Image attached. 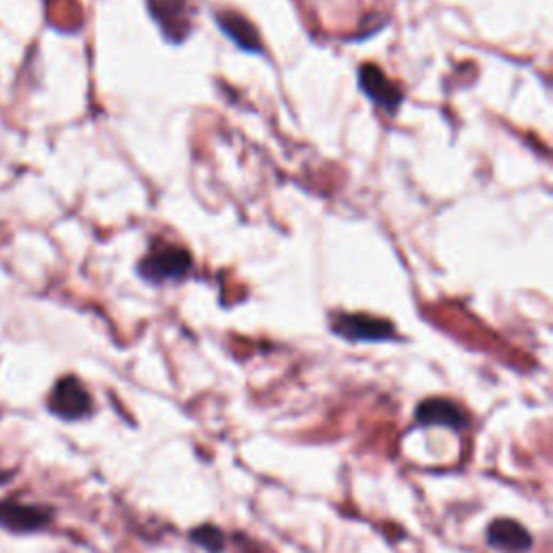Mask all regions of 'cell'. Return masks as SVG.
I'll return each mask as SVG.
<instances>
[{"instance_id":"11","label":"cell","mask_w":553,"mask_h":553,"mask_svg":"<svg viewBox=\"0 0 553 553\" xmlns=\"http://www.w3.org/2000/svg\"><path fill=\"white\" fill-rule=\"evenodd\" d=\"M9 478H11V474H7V471H0V484H5Z\"/></svg>"},{"instance_id":"10","label":"cell","mask_w":553,"mask_h":553,"mask_svg":"<svg viewBox=\"0 0 553 553\" xmlns=\"http://www.w3.org/2000/svg\"><path fill=\"white\" fill-rule=\"evenodd\" d=\"M191 541L210 553H221L225 545V536L217 525H199V528L191 532Z\"/></svg>"},{"instance_id":"5","label":"cell","mask_w":553,"mask_h":553,"mask_svg":"<svg viewBox=\"0 0 553 553\" xmlns=\"http://www.w3.org/2000/svg\"><path fill=\"white\" fill-rule=\"evenodd\" d=\"M415 422L420 426H448L452 430H463L469 424L467 413L448 398H428L417 404Z\"/></svg>"},{"instance_id":"9","label":"cell","mask_w":553,"mask_h":553,"mask_svg":"<svg viewBox=\"0 0 553 553\" xmlns=\"http://www.w3.org/2000/svg\"><path fill=\"white\" fill-rule=\"evenodd\" d=\"M217 22L221 26V31L229 39H234V42L242 50H247V52H260L262 50L260 35H258V31L253 29V24L247 18L238 16V13H234V11H223L217 16Z\"/></svg>"},{"instance_id":"8","label":"cell","mask_w":553,"mask_h":553,"mask_svg":"<svg viewBox=\"0 0 553 553\" xmlns=\"http://www.w3.org/2000/svg\"><path fill=\"white\" fill-rule=\"evenodd\" d=\"M154 20L167 37L180 42L188 33V5L186 0H150Z\"/></svg>"},{"instance_id":"4","label":"cell","mask_w":553,"mask_h":553,"mask_svg":"<svg viewBox=\"0 0 553 553\" xmlns=\"http://www.w3.org/2000/svg\"><path fill=\"white\" fill-rule=\"evenodd\" d=\"M359 87L366 91V96L374 104H379L387 113H396L402 102L400 87L391 83L381 67H376L372 63L359 67Z\"/></svg>"},{"instance_id":"1","label":"cell","mask_w":553,"mask_h":553,"mask_svg":"<svg viewBox=\"0 0 553 553\" xmlns=\"http://www.w3.org/2000/svg\"><path fill=\"white\" fill-rule=\"evenodd\" d=\"M193 268L191 253L182 247L173 245H156L145 255L139 264V273L143 279L152 283L178 281L184 279Z\"/></svg>"},{"instance_id":"2","label":"cell","mask_w":553,"mask_h":553,"mask_svg":"<svg viewBox=\"0 0 553 553\" xmlns=\"http://www.w3.org/2000/svg\"><path fill=\"white\" fill-rule=\"evenodd\" d=\"M333 331L350 342H385L396 335L391 322L366 314H342L333 320Z\"/></svg>"},{"instance_id":"6","label":"cell","mask_w":553,"mask_h":553,"mask_svg":"<svg viewBox=\"0 0 553 553\" xmlns=\"http://www.w3.org/2000/svg\"><path fill=\"white\" fill-rule=\"evenodd\" d=\"M487 543L502 553H525L534 545L525 525L512 519H495L487 530Z\"/></svg>"},{"instance_id":"3","label":"cell","mask_w":553,"mask_h":553,"mask_svg":"<svg viewBox=\"0 0 553 553\" xmlns=\"http://www.w3.org/2000/svg\"><path fill=\"white\" fill-rule=\"evenodd\" d=\"M93 409V402L85 385L74 376H65L61 379L50 396V411L63 417V420H80V417L89 415Z\"/></svg>"},{"instance_id":"7","label":"cell","mask_w":553,"mask_h":553,"mask_svg":"<svg viewBox=\"0 0 553 553\" xmlns=\"http://www.w3.org/2000/svg\"><path fill=\"white\" fill-rule=\"evenodd\" d=\"M50 521V510L18 504V502H0V525L11 532H33L44 528Z\"/></svg>"}]
</instances>
